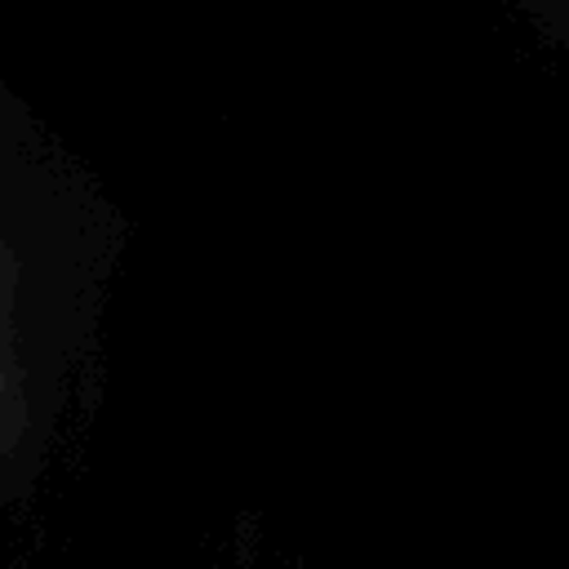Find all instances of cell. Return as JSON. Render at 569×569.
Here are the masks:
<instances>
[{
  "instance_id": "6da1fadb",
  "label": "cell",
  "mask_w": 569,
  "mask_h": 569,
  "mask_svg": "<svg viewBox=\"0 0 569 569\" xmlns=\"http://www.w3.org/2000/svg\"><path fill=\"white\" fill-rule=\"evenodd\" d=\"M0 396H4V320H0Z\"/></svg>"
}]
</instances>
